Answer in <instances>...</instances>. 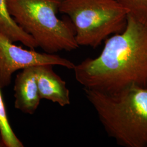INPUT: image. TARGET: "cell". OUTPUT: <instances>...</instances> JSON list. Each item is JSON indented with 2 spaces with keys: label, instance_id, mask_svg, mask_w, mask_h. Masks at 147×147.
I'll use <instances>...</instances> for the list:
<instances>
[{
  "label": "cell",
  "instance_id": "6da1fadb",
  "mask_svg": "<svg viewBox=\"0 0 147 147\" xmlns=\"http://www.w3.org/2000/svg\"><path fill=\"white\" fill-rule=\"evenodd\" d=\"M73 70L86 88L109 93L131 85L147 88V20L127 15L124 30L105 40L99 56Z\"/></svg>",
  "mask_w": 147,
  "mask_h": 147
},
{
  "label": "cell",
  "instance_id": "7a4b0ae2",
  "mask_svg": "<svg viewBox=\"0 0 147 147\" xmlns=\"http://www.w3.org/2000/svg\"><path fill=\"white\" fill-rule=\"evenodd\" d=\"M84 90L109 136L122 147H147V88L131 85L111 93Z\"/></svg>",
  "mask_w": 147,
  "mask_h": 147
},
{
  "label": "cell",
  "instance_id": "3957f363",
  "mask_svg": "<svg viewBox=\"0 0 147 147\" xmlns=\"http://www.w3.org/2000/svg\"><path fill=\"white\" fill-rule=\"evenodd\" d=\"M61 0H8V9L16 22L46 53L55 54L79 48L70 20L57 16Z\"/></svg>",
  "mask_w": 147,
  "mask_h": 147
},
{
  "label": "cell",
  "instance_id": "277c9868",
  "mask_svg": "<svg viewBox=\"0 0 147 147\" xmlns=\"http://www.w3.org/2000/svg\"><path fill=\"white\" fill-rule=\"evenodd\" d=\"M59 11L68 16L79 47L93 48L123 31L127 18L117 0H61Z\"/></svg>",
  "mask_w": 147,
  "mask_h": 147
},
{
  "label": "cell",
  "instance_id": "5b68a950",
  "mask_svg": "<svg viewBox=\"0 0 147 147\" xmlns=\"http://www.w3.org/2000/svg\"><path fill=\"white\" fill-rule=\"evenodd\" d=\"M43 64L59 65L74 69L75 64L56 54L40 53L31 49H24L15 45L0 33V88L11 84L12 75L16 71Z\"/></svg>",
  "mask_w": 147,
  "mask_h": 147
},
{
  "label": "cell",
  "instance_id": "8992f818",
  "mask_svg": "<svg viewBox=\"0 0 147 147\" xmlns=\"http://www.w3.org/2000/svg\"><path fill=\"white\" fill-rule=\"evenodd\" d=\"M14 107L22 113L33 115L41 98L39 93L34 67L22 69L14 81Z\"/></svg>",
  "mask_w": 147,
  "mask_h": 147
},
{
  "label": "cell",
  "instance_id": "52a82bcc",
  "mask_svg": "<svg viewBox=\"0 0 147 147\" xmlns=\"http://www.w3.org/2000/svg\"><path fill=\"white\" fill-rule=\"evenodd\" d=\"M53 66L43 64L34 67L39 93L42 99L64 107L70 104V92L66 82L53 71Z\"/></svg>",
  "mask_w": 147,
  "mask_h": 147
},
{
  "label": "cell",
  "instance_id": "ba28073f",
  "mask_svg": "<svg viewBox=\"0 0 147 147\" xmlns=\"http://www.w3.org/2000/svg\"><path fill=\"white\" fill-rule=\"evenodd\" d=\"M0 33L12 42H20L30 49L38 47L32 37L14 20L9 13L8 0H0Z\"/></svg>",
  "mask_w": 147,
  "mask_h": 147
},
{
  "label": "cell",
  "instance_id": "9c48e42d",
  "mask_svg": "<svg viewBox=\"0 0 147 147\" xmlns=\"http://www.w3.org/2000/svg\"><path fill=\"white\" fill-rule=\"evenodd\" d=\"M0 88V135L6 147H24L11 127Z\"/></svg>",
  "mask_w": 147,
  "mask_h": 147
},
{
  "label": "cell",
  "instance_id": "30bf717a",
  "mask_svg": "<svg viewBox=\"0 0 147 147\" xmlns=\"http://www.w3.org/2000/svg\"><path fill=\"white\" fill-rule=\"evenodd\" d=\"M126 9L128 16L147 20V0H117Z\"/></svg>",
  "mask_w": 147,
  "mask_h": 147
},
{
  "label": "cell",
  "instance_id": "8fae6325",
  "mask_svg": "<svg viewBox=\"0 0 147 147\" xmlns=\"http://www.w3.org/2000/svg\"><path fill=\"white\" fill-rule=\"evenodd\" d=\"M0 147H5V144L3 143V142L2 141V139L1 135H0Z\"/></svg>",
  "mask_w": 147,
  "mask_h": 147
}]
</instances>
